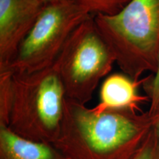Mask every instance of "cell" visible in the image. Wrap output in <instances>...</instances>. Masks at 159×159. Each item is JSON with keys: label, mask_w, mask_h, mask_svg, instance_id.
<instances>
[{"label": "cell", "mask_w": 159, "mask_h": 159, "mask_svg": "<svg viewBox=\"0 0 159 159\" xmlns=\"http://www.w3.org/2000/svg\"><path fill=\"white\" fill-rule=\"evenodd\" d=\"M152 127L148 111L96 114L66 97L61 131L52 145L67 159H131Z\"/></svg>", "instance_id": "cell-1"}, {"label": "cell", "mask_w": 159, "mask_h": 159, "mask_svg": "<svg viewBox=\"0 0 159 159\" xmlns=\"http://www.w3.org/2000/svg\"><path fill=\"white\" fill-rule=\"evenodd\" d=\"M94 22L124 75L140 81L155 73L159 50V0H130L112 16L97 14Z\"/></svg>", "instance_id": "cell-2"}, {"label": "cell", "mask_w": 159, "mask_h": 159, "mask_svg": "<svg viewBox=\"0 0 159 159\" xmlns=\"http://www.w3.org/2000/svg\"><path fill=\"white\" fill-rule=\"evenodd\" d=\"M12 89L7 126L24 138L52 144L61 131L66 99L55 67L30 74L13 72Z\"/></svg>", "instance_id": "cell-3"}, {"label": "cell", "mask_w": 159, "mask_h": 159, "mask_svg": "<svg viewBox=\"0 0 159 159\" xmlns=\"http://www.w3.org/2000/svg\"><path fill=\"white\" fill-rule=\"evenodd\" d=\"M114 63V55L99 34L92 15L71 34L53 66L66 97L85 105Z\"/></svg>", "instance_id": "cell-4"}, {"label": "cell", "mask_w": 159, "mask_h": 159, "mask_svg": "<svg viewBox=\"0 0 159 159\" xmlns=\"http://www.w3.org/2000/svg\"><path fill=\"white\" fill-rule=\"evenodd\" d=\"M91 16L75 0L47 2L7 70L30 74L52 66L71 34Z\"/></svg>", "instance_id": "cell-5"}, {"label": "cell", "mask_w": 159, "mask_h": 159, "mask_svg": "<svg viewBox=\"0 0 159 159\" xmlns=\"http://www.w3.org/2000/svg\"><path fill=\"white\" fill-rule=\"evenodd\" d=\"M46 5L43 0H0V71L9 69Z\"/></svg>", "instance_id": "cell-6"}, {"label": "cell", "mask_w": 159, "mask_h": 159, "mask_svg": "<svg viewBox=\"0 0 159 159\" xmlns=\"http://www.w3.org/2000/svg\"><path fill=\"white\" fill-rule=\"evenodd\" d=\"M142 83L144 80L135 81L125 75H110L101 86L99 103L91 108V110L96 114L110 110L142 113L140 105L144 102H150L148 95L144 96L138 92V87Z\"/></svg>", "instance_id": "cell-7"}, {"label": "cell", "mask_w": 159, "mask_h": 159, "mask_svg": "<svg viewBox=\"0 0 159 159\" xmlns=\"http://www.w3.org/2000/svg\"><path fill=\"white\" fill-rule=\"evenodd\" d=\"M0 159H67L52 144L25 139L0 125Z\"/></svg>", "instance_id": "cell-8"}, {"label": "cell", "mask_w": 159, "mask_h": 159, "mask_svg": "<svg viewBox=\"0 0 159 159\" xmlns=\"http://www.w3.org/2000/svg\"><path fill=\"white\" fill-rule=\"evenodd\" d=\"M13 71H0V125L7 126L13 95Z\"/></svg>", "instance_id": "cell-9"}, {"label": "cell", "mask_w": 159, "mask_h": 159, "mask_svg": "<svg viewBox=\"0 0 159 159\" xmlns=\"http://www.w3.org/2000/svg\"><path fill=\"white\" fill-rule=\"evenodd\" d=\"M92 15L112 16L119 13L130 0H75Z\"/></svg>", "instance_id": "cell-10"}, {"label": "cell", "mask_w": 159, "mask_h": 159, "mask_svg": "<svg viewBox=\"0 0 159 159\" xmlns=\"http://www.w3.org/2000/svg\"><path fill=\"white\" fill-rule=\"evenodd\" d=\"M131 159H159V148L152 128Z\"/></svg>", "instance_id": "cell-11"}, {"label": "cell", "mask_w": 159, "mask_h": 159, "mask_svg": "<svg viewBox=\"0 0 159 159\" xmlns=\"http://www.w3.org/2000/svg\"><path fill=\"white\" fill-rule=\"evenodd\" d=\"M155 75L150 80H148V84L144 85L146 86L148 96L150 98V109L148 112L150 115L152 114L158 108L159 105V50L158 56V65Z\"/></svg>", "instance_id": "cell-12"}, {"label": "cell", "mask_w": 159, "mask_h": 159, "mask_svg": "<svg viewBox=\"0 0 159 159\" xmlns=\"http://www.w3.org/2000/svg\"><path fill=\"white\" fill-rule=\"evenodd\" d=\"M152 120V130L156 137L157 144L159 148V105L156 110L152 114L150 115Z\"/></svg>", "instance_id": "cell-13"}, {"label": "cell", "mask_w": 159, "mask_h": 159, "mask_svg": "<svg viewBox=\"0 0 159 159\" xmlns=\"http://www.w3.org/2000/svg\"><path fill=\"white\" fill-rule=\"evenodd\" d=\"M43 1L46 2H54V1H57V0H43Z\"/></svg>", "instance_id": "cell-14"}]
</instances>
